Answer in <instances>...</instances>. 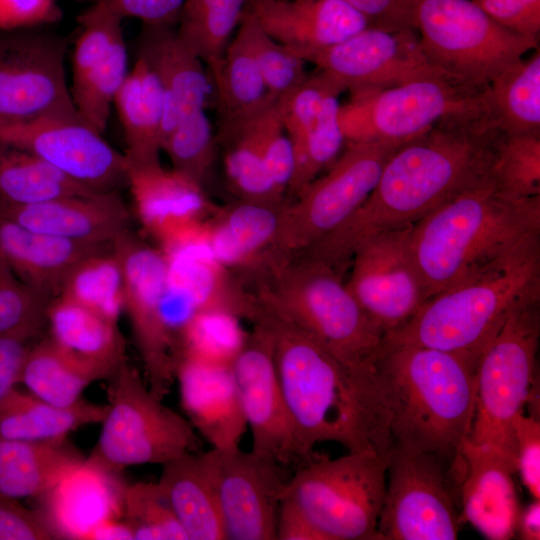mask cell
<instances>
[{
	"mask_svg": "<svg viewBox=\"0 0 540 540\" xmlns=\"http://www.w3.org/2000/svg\"><path fill=\"white\" fill-rule=\"evenodd\" d=\"M501 132L487 113L440 120L388 158L365 201L335 230L296 257L344 274L371 236L414 224L486 176Z\"/></svg>",
	"mask_w": 540,
	"mask_h": 540,
	"instance_id": "obj_1",
	"label": "cell"
},
{
	"mask_svg": "<svg viewBox=\"0 0 540 540\" xmlns=\"http://www.w3.org/2000/svg\"><path fill=\"white\" fill-rule=\"evenodd\" d=\"M257 300V299H256ZM279 385L304 462L322 442L389 457L387 416L374 372L349 369L314 339L258 300ZM301 462V463H302Z\"/></svg>",
	"mask_w": 540,
	"mask_h": 540,
	"instance_id": "obj_2",
	"label": "cell"
},
{
	"mask_svg": "<svg viewBox=\"0 0 540 540\" xmlns=\"http://www.w3.org/2000/svg\"><path fill=\"white\" fill-rule=\"evenodd\" d=\"M479 357L416 345H388L374 370L392 448L461 458L476 402Z\"/></svg>",
	"mask_w": 540,
	"mask_h": 540,
	"instance_id": "obj_3",
	"label": "cell"
},
{
	"mask_svg": "<svg viewBox=\"0 0 540 540\" xmlns=\"http://www.w3.org/2000/svg\"><path fill=\"white\" fill-rule=\"evenodd\" d=\"M537 232L540 196L508 197L488 173L412 225L410 248L427 300Z\"/></svg>",
	"mask_w": 540,
	"mask_h": 540,
	"instance_id": "obj_4",
	"label": "cell"
},
{
	"mask_svg": "<svg viewBox=\"0 0 540 540\" xmlns=\"http://www.w3.org/2000/svg\"><path fill=\"white\" fill-rule=\"evenodd\" d=\"M265 307L306 333L351 370L373 372L385 332L352 295L343 274L322 263L268 251L242 270Z\"/></svg>",
	"mask_w": 540,
	"mask_h": 540,
	"instance_id": "obj_5",
	"label": "cell"
},
{
	"mask_svg": "<svg viewBox=\"0 0 540 540\" xmlns=\"http://www.w3.org/2000/svg\"><path fill=\"white\" fill-rule=\"evenodd\" d=\"M540 300V232L472 276L429 298L388 345H416L479 357L519 306Z\"/></svg>",
	"mask_w": 540,
	"mask_h": 540,
	"instance_id": "obj_6",
	"label": "cell"
},
{
	"mask_svg": "<svg viewBox=\"0 0 540 540\" xmlns=\"http://www.w3.org/2000/svg\"><path fill=\"white\" fill-rule=\"evenodd\" d=\"M387 464L388 457L371 451H348L335 459L314 451L292 473L283 499L324 540H380Z\"/></svg>",
	"mask_w": 540,
	"mask_h": 540,
	"instance_id": "obj_7",
	"label": "cell"
},
{
	"mask_svg": "<svg viewBox=\"0 0 540 540\" xmlns=\"http://www.w3.org/2000/svg\"><path fill=\"white\" fill-rule=\"evenodd\" d=\"M413 26L428 62L450 81L475 89L539 48L538 38L504 28L472 0H418Z\"/></svg>",
	"mask_w": 540,
	"mask_h": 540,
	"instance_id": "obj_8",
	"label": "cell"
},
{
	"mask_svg": "<svg viewBox=\"0 0 540 540\" xmlns=\"http://www.w3.org/2000/svg\"><path fill=\"white\" fill-rule=\"evenodd\" d=\"M540 300L516 308L479 355L476 402L468 439L515 465L512 423L535 386ZM516 469V468H515Z\"/></svg>",
	"mask_w": 540,
	"mask_h": 540,
	"instance_id": "obj_9",
	"label": "cell"
},
{
	"mask_svg": "<svg viewBox=\"0 0 540 540\" xmlns=\"http://www.w3.org/2000/svg\"><path fill=\"white\" fill-rule=\"evenodd\" d=\"M108 380L109 410L90 461L117 475L129 466L163 465L198 450L188 419L165 406L127 360Z\"/></svg>",
	"mask_w": 540,
	"mask_h": 540,
	"instance_id": "obj_10",
	"label": "cell"
},
{
	"mask_svg": "<svg viewBox=\"0 0 540 540\" xmlns=\"http://www.w3.org/2000/svg\"><path fill=\"white\" fill-rule=\"evenodd\" d=\"M462 456L393 447L377 524L380 540H454L461 521Z\"/></svg>",
	"mask_w": 540,
	"mask_h": 540,
	"instance_id": "obj_11",
	"label": "cell"
},
{
	"mask_svg": "<svg viewBox=\"0 0 540 540\" xmlns=\"http://www.w3.org/2000/svg\"><path fill=\"white\" fill-rule=\"evenodd\" d=\"M403 143L346 141L337 159L286 202L270 251L295 255L335 230L369 196L386 161Z\"/></svg>",
	"mask_w": 540,
	"mask_h": 540,
	"instance_id": "obj_12",
	"label": "cell"
},
{
	"mask_svg": "<svg viewBox=\"0 0 540 540\" xmlns=\"http://www.w3.org/2000/svg\"><path fill=\"white\" fill-rule=\"evenodd\" d=\"M485 88L437 76L381 90L351 92L349 100L339 107L340 127L345 141L406 142L442 119L488 113Z\"/></svg>",
	"mask_w": 540,
	"mask_h": 540,
	"instance_id": "obj_13",
	"label": "cell"
},
{
	"mask_svg": "<svg viewBox=\"0 0 540 540\" xmlns=\"http://www.w3.org/2000/svg\"><path fill=\"white\" fill-rule=\"evenodd\" d=\"M45 27L0 30V123L80 119L65 70L71 39Z\"/></svg>",
	"mask_w": 540,
	"mask_h": 540,
	"instance_id": "obj_14",
	"label": "cell"
},
{
	"mask_svg": "<svg viewBox=\"0 0 540 540\" xmlns=\"http://www.w3.org/2000/svg\"><path fill=\"white\" fill-rule=\"evenodd\" d=\"M123 273L124 307L142 361L144 380L162 399L176 380L178 343L165 319L168 261L165 254L129 230L112 243Z\"/></svg>",
	"mask_w": 540,
	"mask_h": 540,
	"instance_id": "obj_15",
	"label": "cell"
},
{
	"mask_svg": "<svg viewBox=\"0 0 540 540\" xmlns=\"http://www.w3.org/2000/svg\"><path fill=\"white\" fill-rule=\"evenodd\" d=\"M213 474L225 540H276V523L292 475L278 461L239 446L211 448Z\"/></svg>",
	"mask_w": 540,
	"mask_h": 540,
	"instance_id": "obj_16",
	"label": "cell"
},
{
	"mask_svg": "<svg viewBox=\"0 0 540 540\" xmlns=\"http://www.w3.org/2000/svg\"><path fill=\"white\" fill-rule=\"evenodd\" d=\"M413 224L379 232L356 250L346 286L387 334L411 319L427 300L410 248Z\"/></svg>",
	"mask_w": 540,
	"mask_h": 540,
	"instance_id": "obj_17",
	"label": "cell"
},
{
	"mask_svg": "<svg viewBox=\"0 0 540 540\" xmlns=\"http://www.w3.org/2000/svg\"><path fill=\"white\" fill-rule=\"evenodd\" d=\"M301 57L350 93L445 77L428 62L417 32L409 28L390 31L368 26L336 45Z\"/></svg>",
	"mask_w": 540,
	"mask_h": 540,
	"instance_id": "obj_18",
	"label": "cell"
},
{
	"mask_svg": "<svg viewBox=\"0 0 540 540\" xmlns=\"http://www.w3.org/2000/svg\"><path fill=\"white\" fill-rule=\"evenodd\" d=\"M81 119L0 123V141L27 151L72 180L99 192L127 186L128 163Z\"/></svg>",
	"mask_w": 540,
	"mask_h": 540,
	"instance_id": "obj_19",
	"label": "cell"
},
{
	"mask_svg": "<svg viewBox=\"0 0 540 540\" xmlns=\"http://www.w3.org/2000/svg\"><path fill=\"white\" fill-rule=\"evenodd\" d=\"M252 325L232 363L251 450L297 467L302 460L276 373L272 338L259 318Z\"/></svg>",
	"mask_w": 540,
	"mask_h": 540,
	"instance_id": "obj_20",
	"label": "cell"
},
{
	"mask_svg": "<svg viewBox=\"0 0 540 540\" xmlns=\"http://www.w3.org/2000/svg\"><path fill=\"white\" fill-rule=\"evenodd\" d=\"M342 86L316 69L277 99L284 129L291 141L294 172L287 201L295 198L340 155L345 137L339 123Z\"/></svg>",
	"mask_w": 540,
	"mask_h": 540,
	"instance_id": "obj_21",
	"label": "cell"
},
{
	"mask_svg": "<svg viewBox=\"0 0 540 540\" xmlns=\"http://www.w3.org/2000/svg\"><path fill=\"white\" fill-rule=\"evenodd\" d=\"M77 22L81 32L74 44L70 93L79 118L102 134L128 74L123 20L88 6Z\"/></svg>",
	"mask_w": 540,
	"mask_h": 540,
	"instance_id": "obj_22",
	"label": "cell"
},
{
	"mask_svg": "<svg viewBox=\"0 0 540 540\" xmlns=\"http://www.w3.org/2000/svg\"><path fill=\"white\" fill-rule=\"evenodd\" d=\"M127 187L139 221L161 250L201 231L218 209L203 185L160 162L128 166Z\"/></svg>",
	"mask_w": 540,
	"mask_h": 540,
	"instance_id": "obj_23",
	"label": "cell"
},
{
	"mask_svg": "<svg viewBox=\"0 0 540 540\" xmlns=\"http://www.w3.org/2000/svg\"><path fill=\"white\" fill-rule=\"evenodd\" d=\"M0 215L36 232L90 244H112L129 230V213L118 191L31 204L0 199Z\"/></svg>",
	"mask_w": 540,
	"mask_h": 540,
	"instance_id": "obj_24",
	"label": "cell"
},
{
	"mask_svg": "<svg viewBox=\"0 0 540 540\" xmlns=\"http://www.w3.org/2000/svg\"><path fill=\"white\" fill-rule=\"evenodd\" d=\"M461 456V521L470 523L491 540L513 538L520 512L513 481L515 465L501 453L476 445L468 438Z\"/></svg>",
	"mask_w": 540,
	"mask_h": 540,
	"instance_id": "obj_25",
	"label": "cell"
},
{
	"mask_svg": "<svg viewBox=\"0 0 540 540\" xmlns=\"http://www.w3.org/2000/svg\"><path fill=\"white\" fill-rule=\"evenodd\" d=\"M137 56L159 77L165 95L161 149L180 122L206 112L212 83L203 61L178 37L176 26L143 24Z\"/></svg>",
	"mask_w": 540,
	"mask_h": 540,
	"instance_id": "obj_26",
	"label": "cell"
},
{
	"mask_svg": "<svg viewBox=\"0 0 540 540\" xmlns=\"http://www.w3.org/2000/svg\"><path fill=\"white\" fill-rule=\"evenodd\" d=\"M175 381L186 418L211 448L239 446L247 424L232 365L185 356Z\"/></svg>",
	"mask_w": 540,
	"mask_h": 540,
	"instance_id": "obj_27",
	"label": "cell"
},
{
	"mask_svg": "<svg viewBox=\"0 0 540 540\" xmlns=\"http://www.w3.org/2000/svg\"><path fill=\"white\" fill-rule=\"evenodd\" d=\"M246 10L268 35L300 56L336 45L369 26L345 0H255Z\"/></svg>",
	"mask_w": 540,
	"mask_h": 540,
	"instance_id": "obj_28",
	"label": "cell"
},
{
	"mask_svg": "<svg viewBox=\"0 0 540 540\" xmlns=\"http://www.w3.org/2000/svg\"><path fill=\"white\" fill-rule=\"evenodd\" d=\"M88 458L37 497V509L57 539H88L100 523L121 515L123 485Z\"/></svg>",
	"mask_w": 540,
	"mask_h": 540,
	"instance_id": "obj_29",
	"label": "cell"
},
{
	"mask_svg": "<svg viewBox=\"0 0 540 540\" xmlns=\"http://www.w3.org/2000/svg\"><path fill=\"white\" fill-rule=\"evenodd\" d=\"M46 325L57 350L95 381L108 380L126 361L117 322L82 305L53 298L46 309Z\"/></svg>",
	"mask_w": 540,
	"mask_h": 540,
	"instance_id": "obj_30",
	"label": "cell"
},
{
	"mask_svg": "<svg viewBox=\"0 0 540 540\" xmlns=\"http://www.w3.org/2000/svg\"><path fill=\"white\" fill-rule=\"evenodd\" d=\"M111 246L36 232L0 215V256L21 281L49 301L60 294L78 262Z\"/></svg>",
	"mask_w": 540,
	"mask_h": 540,
	"instance_id": "obj_31",
	"label": "cell"
},
{
	"mask_svg": "<svg viewBox=\"0 0 540 540\" xmlns=\"http://www.w3.org/2000/svg\"><path fill=\"white\" fill-rule=\"evenodd\" d=\"M157 483L188 540H225L206 452H189L163 464Z\"/></svg>",
	"mask_w": 540,
	"mask_h": 540,
	"instance_id": "obj_32",
	"label": "cell"
},
{
	"mask_svg": "<svg viewBox=\"0 0 540 540\" xmlns=\"http://www.w3.org/2000/svg\"><path fill=\"white\" fill-rule=\"evenodd\" d=\"M285 204L237 200L218 208L206 230L213 257L229 270L252 266L272 248Z\"/></svg>",
	"mask_w": 540,
	"mask_h": 540,
	"instance_id": "obj_33",
	"label": "cell"
},
{
	"mask_svg": "<svg viewBox=\"0 0 540 540\" xmlns=\"http://www.w3.org/2000/svg\"><path fill=\"white\" fill-rule=\"evenodd\" d=\"M124 131L128 166L160 162L165 95L149 64L137 56L114 103Z\"/></svg>",
	"mask_w": 540,
	"mask_h": 540,
	"instance_id": "obj_34",
	"label": "cell"
},
{
	"mask_svg": "<svg viewBox=\"0 0 540 540\" xmlns=\"http://www.w3.org/2000/svg\"><path fill=\"white\" fill-rule=\"evenodd\" d=\"M85 459L67 438L45 442L0 439V496L37 498Z\"/></svg>",
	"mask_w": 540,
	"mask_h": 540,
	"instance_id": "obj_35",
	"label": "cell"
},
{
	"mask_svg": "<svg viewBox=\"0 0 540 540\" xmlns=\"http://www.w3.org/2000/svg\"><path fill=\"white\" fill-rule=\"evenodd\" d=\"M108 410V404L82 399L70 406H57L14 388L0 403V439L61 440L81 426L102 423Z\"/></svg>",
	"mask_w": 540,
	"mask_h": 540,
	"instance_id": "obj_36",
	"label": "cell"
},
{
	"mask_svg": "<svg viewBox=\"0 0 540 540\" xmlns=\"http://www.w3.org/2000/svg\"><path fill=\"white\" fill-rule=\"evenodd\" d=\"M264 105L249 114L220 119L215 140L223 150L228 188L238 200L281 205L286 203V198L272 183L260 147V116Z\"/></svg>",
	"mask_w": 540,
	"mask_h": 540,
	"instance_id": "obj_37",
	"label": "cell"
},
{
	"mask_svg": "<svg viewBox=\"0 0 540 540\" xmlns=\"http://www.w3.org/2000/svg\"><path fill=\"white\" fill-rule=\"evenodd\" d=\"M207 71L215 90L220 119L249 114L271 99L253 54L243 16L222 56Z\"/></svg>",
	"mask_w": 540,
	"mask_h": 540,
	"instance_id": "obj_38",
	"label": "cell"
},
{
	"mask_svg": "<svg viewBox=\"0 0 540 540\" xmlns=\"http://www.w3.org/2000/svg\"><path fill=\"white\" fill-rule=\"evenodd\" d=\"M488 115L503 134H540V53L494 78L485 88Z\"/></svg>",
	"mask_w": 540,
	"mask_h": 540,
	"instance_id": "obj_39",
	"label": "cell"
},
{
	"mask_svg": "<svg viewBox=\"0 0 540 540\" xmlns=\"http://www.w3.org/2000/svg\"><path fill=\"white\" fill-rule=\"evenodd\" d=\"M97 192L72 180L33 154L0 141L1 200L31 204Z\"/></svg>",
	"mask_w": 540,
	"mask_h": 540,
	"instance_id": "obj_40",
	"label": "cell"
},
{
	"mask_svg": "<svg viewBox=\"0 0 540 540\" xmlns=\"http://www.w3.org/2000/svg\"><path fill=\"white\" fill-rule=\"evenodd\" d=\"M247 4L248 0H184L177 35L208 69L222 56Z\"/></svg>",
	"mask_w": 540,
	"mask_h": 540,
	"instance_id": "obj_41",
	"label": "cell"
},
{
	"mask_svg": "<svg viewBox=\"0 0 540 540\" xmlns=\"http://www.w3.org/2000/svg\"><path fill=\"white\" fill-rule=\"evenodd\" d=\"M58 296L117 322L124 307V287L121 264L112 246L78 262Z\"/></svg>",
	"mask_w": 540,
	"mask_h": 540,
	"instance_id": "obj_42",
	"label": "cell"
},
{
	"mask_svg": "<svg viewBox=\"0 0 540 540\" xmlns=\"http://www.w3.org/2000/svg\"><path fill=\"white\" fill-rule=\"evenodd\" d=\"M94 381L60 353L48 337L32 345L21 376V383L33 395L57 406L76 403Z\"/></svg>",
	"mask_w": 540,
	"mask_h": 540,
	"instance_id": "obj_43",
	"label": "cell"
},
{
	"mask_svg": "<svg viewBox=\"0 0 540 540\" xmlns=\"http://www.w3.org/2000/svg\"><path fill=\"white\" fill-rule=\"evenodd\" d=\"M240 321L238 316L222 309L194 313L179 334L180 359L187 356L232 365L248 334Z\"/></svg>",
	"mask_w": 540,
	"mask_h": 540,
	"instance_id": "obj_44",
	"label": "cell"
},
{
	"mask_svg": "<svg viewBox=\"0 0 540 540\" xmlns=\"http://www.w3.org/2000/svg\"><path fill=\"white\" fill-rule=\"evenodd\" d=\"M489 174L508 197L540 196V134L501 133Z\"/></svg>",
	"mask_w": 540,
	"mask_h": 540,
	"instance_id": "obj_45",
	"label": "cell"
},
{
	"mask_svg": "<svg viewBox=\"0 0 540 540\" xmlns=\"http://www.w3.org/2000/svg\"><path fill=\"white\" fill-rule=\"evenodd\" d=\"M121 515L137 540H188L158 483L123 485Z\"/></svg>",
	"mask_w": 540,
	"mask_h": 540,
	"instance_id": "obj_46",
	"label": "cell"
},
{
	"mask_svg": "<svg viewBox=\"0 0 540 540\" xmlns=\"http://www.w3.org/2000/svg\"><path fill=\"white\" fill-rule=\"evenodd\" d=\"M243 19L267 92L271 98L278 99L306 79L309 74L306 61L268 35L249 11L244 12Z\"/></svg>",
	"mask_w": 540,
	"mask_h": 540,
	"instance_id": "obj_47",
	"label": "cell"
},
{
	"mask_svg": "<svg viewBox=\"0 0 540 540\" xmlns=\"http://www.w3.org/2000/svg\"><path fill=\"white\" fill-rule=\"evenodd\" d=\"M216 140L206 112L179 123L162 145L172 169L203 185L215 156Z\"/></svg>",
	"mask_w": 540,
	"mask_h": 540,
	"instance_id": "obj_48",
	"label": "cell"
},
{
	"mask_svg": "<svg viewBox=\"0 0 540 540\" xmlns=\"http://www.w3.org/2000/svg\"><path fill=\"white\" fill-rule=\"evenodd\" d=\"M49 302L21 281L0 256V334L38 335L46 325Z\"/></svg>",
	"mask_w": 540,
	"mask_h": 540,
	"instance_id": "obj_49",
	"label": "cell"
},
{
	"mask_svg": "<svg viewBox=\"0 0 540 540\" xmlns=\"http://www.w3.org/2000/svg\"><path fill=\"white\" fill-rule=\"evenodd\" d=\"M260 147L272 183L286 198L294 172V154L280 117L277 99L274 98L261 110Z\"/></svg>",
	"mask_w": 540,
	"mask_h": 540,
	"instance_id": "obj_50",
	"label": "cell"
},
{
	"mask_svg": "<svg viewBox=\"0 0 540 540\" xmlns=\"http://www.w3.org/2000/svg\"><path fill=\"white\" fill-rule=\"evenodd\" d=\"M515 468L533 499H540V421L519 413L512 423Z\"/></svg>",
	"mask_w": 540,
	"mask_h": 540,
	"instance_id": "obj_51",
	"label": "cell"
},
{
	"mask_svg": "<svg viewBox=\"0 0 540 540\" xmlns=\"http://www.w3.org/2000/svg\"><path fill=\"white\" fill-rule=\"evenodd\" d=\"M122 20L135 17L147 25L177 26L184 0H79Z\"/></svg>",
	"mask_w": 540,
	"mask_h": 540,
	"instance_id": "obj_52",
	"label": "cell"
},
{
	"mask_svg": "<svg viewBox=\"0 0 540 540\" xmlns=\"http://www.w3.org/2000/svg\"><path fill=\"white\" fill-rule=\"evenodd\" d=\"M57 539L38 510L20 505L17 499L0 496V540Z\"/></svg>",
	"mask_w": 540,
	"mask_h": 540,
	"instance_id": "obj_53",
	"label": "cell"
},
{
	"mask_svg": "<svg viewBox=\"0 0 540 540\" xmlns=\"http://www.w3.org/2000/svg\"><path fill=\"white\" fill-rule=\"evenodd\" d=\"M495 22L515 33L538 38L540 0H472Z\"/></svg>",
	"mask_w": 540,
	"mask_h": 540,
	"instance_id": "obj_54",
	"label": "cell"
},
{
	"mask_svg": "<svg viewBox=\"0 0 540 540\" xmlns=\"http://www.w3.org/2000/svg\"><path fill=\"white\" fill-rule=\"evenodd\" d=\"M61 18L57 0H0V30L47 26Z\"/></svg>",
	"mask_w": 540,
	"mask_h": 540,
	"instance_id": "obj_55",
	"label": "cell"
},
{
	"mask_svg": "<svg viewBox=\"0 0 540 540\" xmlns=\"http://www.w3.org/2000/svg\"><path fill=\"white\" fill-rule=\"evenodd\" d=\"M36 336L27 332L0 334V403L21 383L24 364Z\"/></svg>",
	"mask_w": 540,
	"mask_h": 540,
	"instance_id": "obj_56",
	"label": "cell"
},
{
	"mask_svg": "<svg viewBox=\"0 0 540 540\" xmlns=\"http://www.w3.org/2000/svg\"><path fill=\"white\" fill-rule=\"evenodd\" d=\"M345 1L367 19L369 26L390 31L414 29L413 16L418 0Z\"/></svg>",
	"mask_w": 540,
	"mask_h": 540,
	"instance_id": "obj_57",
	"label": "cell"
},
{
	"mask_svg": "<svg viewBox=\"0 0 540 540\" xmlns=\"http://www.w3.org/2000/svg\"><path fill=\"white\" fill-rule=\"evenodd\" d=\"M276 540L324 539L293 504L282 499L276 523Z\"/></svg>",
	"mask_w": 540,
	"mask_h": 540,
	"instance_id": "obj_58",
	"label": "cell"
},
{
	"mask_svg": "<svg viewBox=\"0 0 540 540\" xmlns=\"http://www.w3.org/2000/svg\"><path fill=\"white\" fill-rule=\"evenodd\" d=\"M516 534L522 540H539L540 539V501L534 499L525 508L520 509L517 524Z\"/></svg>",
	"mask_w": 540,
	"mask_h": 540,
	"instance_id": "obj_59",
	"label": "cell"
},
{
	"mask_svg": "<svg viewBox=\"0 0 540 540\" xmlns=\"http://www.w3.org/2000/svg\"><path fill=\"white\" fill-rule=\"evenodd\" d=\"M88 539H133V536L123 520L110 519L95 527Z\"/></svg>",
	"mask_w": 540,
	"mask_h": 540,
	"instance_id": "obj_60",
	"label": "cell"
},
{
	"mask_svg": "<svg viewBox=\"0 0 540 540\" xmlns=\"http://www.w3.org/2000/svg\"><path fill=\"white\" fill-rule=\"evenodd\" d=\"M253 1H255V0H248V3L253 2ZM247 5H248V4H247Z\"/></svg>",
	"mask_w": 540,
	"mask_h": 540,
	"instance_id": "obj_61",
	"label": "cell"
}]
</instances>
